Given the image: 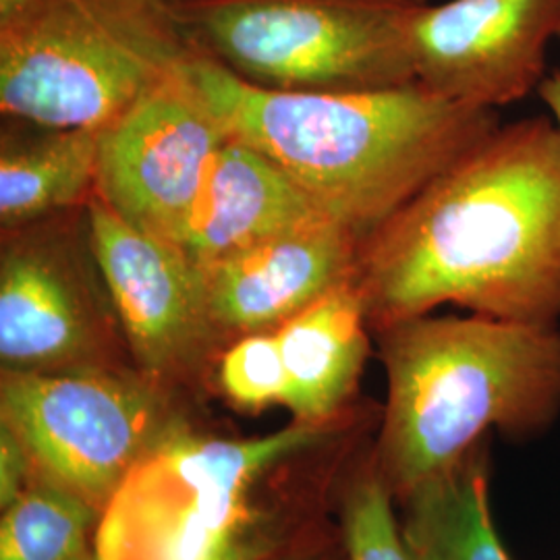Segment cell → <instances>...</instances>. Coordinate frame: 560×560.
<instances>
[{
  "mask_svg": "<svg viewBox=\"0 0 560 560\" xmlns=\"http://www.w3.org/2000/svg\"><path fill=\"white\" fill-rule=\"evenodd\" d=\"M355 287L372 335L457 305L560 322V138L550 117L501 125L365 235Z\"/></svg>",
  "mask_w": 560,
  "mask_h": 560,
  "instance_id": "cell-1",
  "label": "cell"
},
{
  "mask_svg": "<svg viewBox=\"0 0 560 560\" xmlns=\"http://www.w3.org/2000/svg\"><path fill=\"white\" fill-rule=\"evenodd\" d=\"M381 409L252 439L200 423L166 442L102 515L98 560H272L330 527L340 486Z\"/></svg>",
  "mask_w": 560,
  "mask_h": 560,
  "instance_id": "cell-2",
  "label": "cell"
},
{
  "mask_svg": "<svg viewBox=\"0 0 560 560\" xmlns=\"http://www.w3.org/2000/svg\"><path fill=\"white\" fill-rule=\"evenodd\" d=\"M226 136L260 150L360 240L501 127L499 110L418 81L372 92H279L219 62L183 67Z\"/></svg>",
  "mask_w": 560,
  "mask_h": 560,
  "instance_id": "cell-3",
  "label": "cell"
},
{
  "mask_svg": "<svg viewBox=\"0 0 560 560\" xmlns=\"http://www.w3.org/2000/svg\"><path fill=\"white\" fill-rule=\"evenodd\" d=\"M386 400L372 442L395 502L499 432L540 439L560 418V326L416 316L374 332Z\"/></svg>",
  "mask_w": 560,
  "mask_h": 560,
  "instance_id": "cell-4",
  "label": "cell"
},
{
  "mask_svg": "<svg viewBox=\"0 0 560 560\" xmlns=\"http://www.w3.org/2000/svg\"><path fill=\"white\" fill-rule=\"evenodd\" d=\"M194 52L166 0H32L0 21V113L104 129Z\"/></svg>",
  "mask_w": 560,
  "mask_h": 560,
  "instance_id": "cell-5",
  "label": "cell"
},
{
  "mask_svg": "<svg viewBox=\"0 0 560 560\" xmlns=\"http://www.w3.org/2000/svg\"><path fill=\"white\" fill-rule=\"evenodd\" d=\"M189 46L279 92H372L416 81V0H166Z\"/></svg>",
  "mask_w": 560,
  "mask_h": 560,
  "instance_id": "cell-6",
  "label": "cell"
},
{
  "mask_svg": "<svg viewBox=\"0 0 560 560\" xmlns=\"http://www.w3.org/2000/svg\"><path fill=\"white\" fill-rule=\"evenodd\" d=\"M194 402L138 368L0 372V428L20 442L32 480L102 515L143 460L198 423Z\"/></svg>",
  "mask_w": 560,
  "mask_h": 560,
  "instance_id": "cell-7",
  "label": "cell"
},
{
  "mask_svg": "<svg viewBox=\"0 0 560 560\" xmlns=\"http://www.w3.org/2000/svg\"><path fill=\"white\" fill-rule=\"evenodd\" d=\"M0 231V372L136 368L96 260L88 203Z\"/></svg>",
  "mask_w": 560,
  "mask_h": 560,
  "instance_id": "cell-8",
  "label": "cell"
},
{
  "mask_svg": "<svg viewBox=\"0 0 560 560\" xmlns=\"http://www.w3.org/2000/svg\"><path fill=\"white\" fill-rule=\"evenodd\" d=\"M88 221L136 368L189 399L214 390L221 347L206 316L198 266L177 243L122 221L98 194L88 201Z\"/></svg>",
  "mask_w": 560,
  "mask_h": 560,
  "instance_id": "cell-9",
  "label": "cell"
},
{
  "mask_svg": "<svg viewBox=\"0 0 560 560\" xmlns=\"http://www.w3.org/2000/svg\"><path fill=\"white\" fill-rule=\"evenodd\" d=\"M183 67L104 127L96 185L122 221L173 243L229 138Z\"/></svg>",
  "mask_w": 560,
  "mask_h": 560,
  "instance_id": "cell-10",
  "label": "cell"
},
{
  "mask_svg": "<svg viewBox=\"0 0 560 560\" xmlns=\"http://www.w3.org/2000/svg\"><path fill=\"white\" fill-rule=\"evenodd\" d=\"M560 0L418 2L409 21L416 81L448 101L499 110L546 80Z\"/></svg>",
  "mask_w": 560,
  "mask_h": 560,
  "instance_id": "cell-11",
  "label": "cell"
},
{
  "mask_svg": "<svg viewBox=\"0 0 560 560\" xmlns=\"http://www.w3.org/2000/svg\"><path fill=\"white\" fill-rule=\"evenodd\" d=\"M361 240L324 221L198 266L201 298L222 349L254 332H275L314 301L355 280Z\"/></svg>",
  "mask_w": 560,
  "mask_h": 560,
  "instance_id": "cell-12",
  "label": "cell"
},
{
  "mask_svg": "<svg viewBox=\"0 0 560 560\" xmlns=\"http://www.w3.org/2000/svg\"><path fill=\"white\" fill-rule=\"evenodd\" d=\"M324 221L335 219L279 164L229 136L208 168L177 245L196 266H206Z\"/></svg>",
  "mask_w": 560,
  "mask_h": 560,
  "instance_id": "cell-13",
  "label": "cell"
},
{
  "mask_svg": "<svg viewBox=\"0 0 560 560\" xmlns=\"http://www.w3.org/2000/svg\"><path fill=\"white\" fill-rule=\"evenodd\" d=\"M293 420L330 421L358 409L372 328L355 280L314 301L277 330Z\"/></svg>",
  "mask_w": 560,
  "mask_h": 560,
  "instance_id": "cell-14",
  "label": "cell"
},
{
  "mask_svg": "<svg viewBox=\"0 0 560 560\" xmlns=\"http://www.w3.org/2000/svg\"><path fill=\"white\" fill-rule=\"evenodd\" d=\"M38 129L2 133L0 229L81 208L96 194L104 129Z\"/></svg>",
  "mask_w": 560,
  "mask_h": 560,
  "instance_id": "cell-15",
  "label": "cell"
},
{
  "mask_svg": "<svg viewBox=\"0 0 560 560\" xmlns=\"http://www.w3.org/2000/svg\"><path fill=\"white\" fill-rule=\"evenodd\" d=\"M490 441L399 502L409 560H513L490 506Z\"/></svg>",
  "mask_w": 560,
  "mask_h": 560,
  "instance_id": "cell-16",
  "label": "cell"
},
{
  "mask_svg": "<svg viewBox=\"0 0 560 560\" xmlns=\"http://www.w3.org/2000/svg\"><path fill=\"white\" fill-rule=\"evenodd\" d=\"M0 511V560H98L102 513L59 486L32 480Z\"/></svg>",
  "mask_w": 560,
  "mask_h": 560,
  "instance_id": "cell-17",
  "label": "cell"
},
{
  "mask_svg": "<svg viewBox=\"0 0 560 560\" xmlns=\"http://www.w3.org/2000/svg\"><path fill=\"white\" fill-rule=\"evenodd\" d=\"M374 442V441H372ZM372 442L340 486L337 520L349 560H409L395 499L374 463Z\"/></svg>",
  "mask_w": 560,
  "mask_h": 560,
  "instance_id": "cell-18",
  "label": "cell"
},
{
  "mask_svg": "<svg viewBox=\"0 0 560 560\" xmlns=\"http://www.w3.org/2000/svg\"><path fill=\"white\" fill-rule=\"evenodd\" d=\"M212 386L243 413H261L275 405L284 407L289 376L277 330L245 335L226 345L217 360Z\"/></svg>",
  "mask_w": 560,
  "mask_h": 560,
  "instance_id": "cell-19",
  "label": "cell"
},
{
  "mask_svg": "<svg viewBox=\"0 0 560 560\" xmlns=\"http://www.w3.org/2000/svg\"><path fill=\"white\" fill-rule=\"evenodd\" d=\"M32 481V467L20 442L0 428V509L15 501Z\"/></svg>",
  "mask_w": 560,
  "mask_h": 560,
  "instance_id": "cell-20",
  "label": "cell"
},
{
  "mask_svg": "<svg viewBox=\"0 0 560 560\" xmlns=\"http://www.w3.org/2000/svg\"><path fill=\"white\" fill-rule=\"evenodd\" d=\"M272 560H349L345 540L340 534L339 520L326 527L312 540L303 541L298 548Z\"/></svg>",
  "mask_w": 560,
  "mask_h": 560,
  "instance_id": "cell-21",
  "label": "cell"
},
{
  "mask_svg": "<svg viewBox=\"0 0 560 560\" xmlns=\"http://www.w3.org/2000/svg\"><path fill=\"white\" fill-rule=\"evenodd\" d=\"M538 96L548 106L550 119L555 120V127H557L560 138V69L546 75V80L541 81L540 90H538Z\"/></svg>",
  "mask_w": 560,
  "mask_h": 560,
  "instance_id": "cell-22",
  "label": "cell"
},
{
  "mask_svg": "<svg viewBox=\"0 0 560 560\" xmlns=\"http://www.w3.org/2000/svg\"><path fill=\"white\" fill-rule=\"evenodd\" d=\"M32 0H0V21L9 20L15 15L23 7H27Z\"/></svg>",
  "mask_w": 560,
  "mask_h": 560,
  "instance_id": "cell-23",
  "label": "cell"
},
{
  "mask_svg": "<svg viewBox=\"0 0 560 560\" xmlns=\"http://www.w3.org/2000/svg\"><path fill=\"white\" fill-rule=\"evenodd\" d=\"M416 2H425V0H416Z\"/></svg>",
  "mask_w": 560,
  "mask_h": 560,
  "instance_id": "cell-24",
  "label": "cell"
},
{
  "mask_svg": "<svg viewBox=\"0 0 560 560\" xmlns=\"http://www.w3.org/2000/svg\"><path fill=\"white\" fill-rule=\"evenodd\" d=\"M559 38H560V30H559Z\"/></svg>",
  "mask_w": 560,
  "mask_h": 560,
  "instance_id": "cell-25",
  "label": "cell"
}]
</instances>
